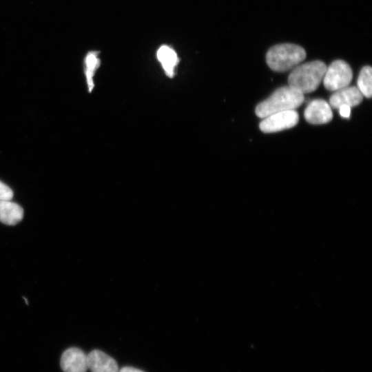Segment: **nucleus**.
I'll return each mask as SVG.
<instances>
[{"label": "nucleus", "instance_id": "nucleus-5", "mask_svg": "<svg viewBox=\"0 0 372 372\" xmlns=\"http://www.w3.org/2000/svg\"><path fill=\"white\" fill-rule=\"evenodd\" d=\"M298 121V114L295 110L282 111L264 118L259 127L264 133L276 132L294 127Z\"/></svg>", "mask_w": 372, "mask_h": 372}, {"label": "nucleus", "instance_id": "nucleus-16", "mask_svg": "<svg viewBox=\"0 0 372 372\" xmlns=\"http://www.w3.org/2000/svg\"><path fill=\"white\" fill-rule=\"evenodd\" d=\"M118 372H144V371L140 369H138L136 368L132 367V366H125L119 369Z\"/></svg>", "mask_w": 372, "mask_h": 372}, {"label": "nucleus", "instance_id": "nucleus-15", "mask_svg": "<svg viewBox=\"0 0 372 372\" xmlns=\"http://www.w3.org/2000/svg\"><path fill=\"white\" fill-rule=\"evenodd\" d=\"M340 115L346 118H349L351 115V107L348 105H342L339 108Z\"/></svg>", "mask_w": 372, "mask_h": 372}, {"label": "nucleus", "instance_id": "nucleus-7", "mask_svg": "<svg viewBox=\"0 0 372 372\" xmlns=\"http://www.w3.org/2000/svg\"><path fill=\"white\" fill-rule=\"evenodd\" d=\"M60 364L63 372H86L87 355L80 349L71 347L61 355Z\"/></svg>", "mask_w": 372, "mask_h": 372}, {"label": "nucleus", "instance_id": "nucleus-4", "mask_svg": "<svg viewBox=\"0 0 372 372\" xmlns=\"http://www.w3.org/2000/svg\"><path fill=\"white\" fill-rule=\"evenodd\" d=\"M353 78L350 65L342 60H335L327 67L323 84L330 91H337L349 86Z\"/></svg>", "mask_w": 372, "mask_h": 372}, {"label": "nucleus", "instance_id": "nucleus-1", "mask_svg": "<svg viewBox=\"0 0 372 372\" xmlns=\"http://www.w3.org/2000/svg\"><path fill=\"white\" fill-rule=\"evenodd\" d=\"M304 94L288 86L277 89L269 98L260 103L256 107V114L264 118L272 114L293 110L304 102Z\"/></svg>", "mask_w": 372, "mask_h": 372}, {"label": "nucleus", "instance_id": "nucleus-3", "mask_svg": "<svg viewBox=\"0 0 372 372\" xmlns=\"http://www.w3.org/2000/svg\"><path fill=\"white\" fill-rule=\"evenodd\" d=\"M306 58L304 49L293 43L273 45L267 52L268 66L276 72H285L298 65Z\"/></svg>", "mask_w": 372, "mask_h": 372}, {"label": "nucleus", "instance_id": "nucleus-12", "mask_svg": "<svg viewBox=\"0 0 372 372\" xmlns=\"http://www.w3.org/2000/svg\"><path fill=\"white\" fill-rule=\"evenodd\" d=\"M358 88L363 96L370 99L372 95V69L364 66L360 72L358 79Z\"/></svg>", "mask_w": 372, "mask_h": 372}, {"label": "nucleus", "instance_id": "nucleus-8", "mask_svg": "<svg viewBox=\"0 0 372 372\" xmlns=\"http://www.w3.org/2000/svg\"><path fill=\"white\" fill-rule=\"evenodd\" d=\"M87 364L91 372H118L119 370L114 358L98 349L87 355Z\"/></svg>", "mask_w": 372, "mask_h": 372}, {"label": "nucleus", "instance_id": "nucleus-9", "mask_svg": "<svg viewBox=\"0 0 372 372\" xmlns=\"http://www.w3.org/2000/svg\"><path fill=\"white\" fill-rule=\"evenodd\" d=\"M363 100V95L358 87H346L337 90L329 99V105L338 109L342 105L354 107L359 105Z\"/></svg>", "mask_w": 372, "mask_h": 372}, {"label": "nucleus", "instance_id": "nucleus-13", "mask_svg": "<svg viewBox=\"0 0 372 372\" xmlns=\"http://www.w3.org/2000/svg\"><path fill=\"white\" fill-rule=\"evenodd\" d=\"M85 75L87 77V82L89 88V91L91 92L94 87L92 77L94 74V71L99 65V59L97 58L96 52H90L87 54L85 58Z\"/></svg>", "mask_w": 372, "mask_h": 372}, {"label": "nucleus", "instance_id": "nucleus-11", "mask_svg": "<svg viewBox=\"0 0 372 372\" xmlns=\"http://www.w3.org/2000/svg\"><path fill=\"white\" fill-rule=\"evenodd\" d=\"M158 60L161 62L166 74L169 76L174 74V68L178 59L174 51L167 46H162L157 52Z\"/></svg>", "mask_w": 372, "mask_h": 372}, {"label": "nucleus", "instance_id": "nucleus-2", "mask_svg": "<svg viewBox=\"0 0 372 372\" xmlns=\"http://www.w3.org/2000/svg\"><path fill=\"white\" fill-rule=\"evenodd\" d=\"M327 67L319 60L297 65L288 77L289 86L303 94L315 91L323 79Z\"/></svg>", "mask_w": 372, "mask_h": 372}, {"label": "nucleus", "instance_id": "nucleus-14", "mask_svg": "<svg viewBox=\"0 0 372 372\" xmlns=\"http://www.w3.org/2000/svg\"><path fill=\"white\" fill-rule=\"evenodd\" d=\"M12 197V190L7 185L0 181V200H10Z\"/></svg>", "mask_w": 372, "mask_h": 372}, {"label": "nucleus", "instance_id": "nucleus-10", "mask_svg": "<svg viewBox=\"0 0 372 372\" xmlns=\"http://www.w3.org/2000/svg\"><path fill=\"white\" fill-rule=\"evenodd\" d=\"M23 216V209L18 204L10 200H0V221L6 225H14Z\"/></svg>", "mask_w": 372, "mask_h": 372}, {"label": "nucleus", "instance_id": "nucleus-6", "mask_svg": "<svg viewBox=\"0 0 372 372\" xmlns=\"http://www.w3.org/2000/svg\"><path fill=\"white\" fill-rule=\"evenodd\" d=\"M304 116L306 121L313 125L324 124L331 121V106L323 99L311 101L306 107Z\"/></svg>", "mask_w": 372, "mask_h": 372}]
</instances>
